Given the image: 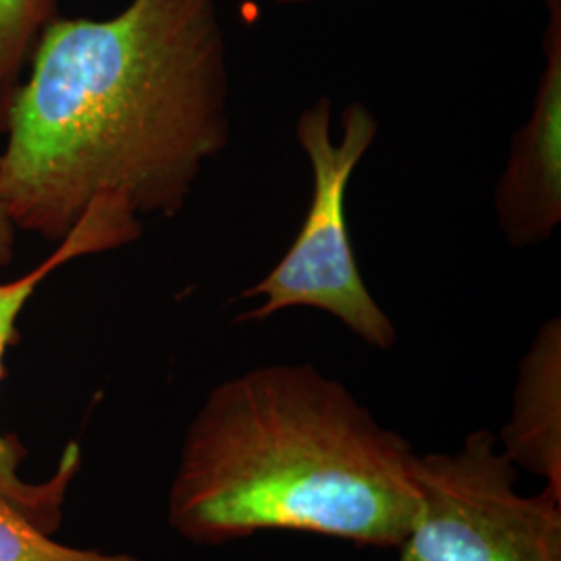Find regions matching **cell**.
<instances>
[{
  "label": "cell",
  "mask_w": 561,
  "mask_h": 561,
  "mask_svg": "<svg viewBox=\"0 0 561 561\" xmlns=\"http://www.w3.org/2000/svg\"><path fill=\"white\" fill-rule=\"evenodd\" d=\"M547 4L545 69L495 190L497 219L512 248L539 245L561 222V0Z\"/></svg>",
  "instance_id": "8992f818"
},
{
  "label": "cell",
  "mask_w": 561,
  "mask_h": 561,
  "mask_svg": "<svg viewBox=\"0 0 561 561\" xmlns=\"http://www.w3.org/2000/svg\"><path fill=\"white\" fill-rule=\"evenodd\" d=\"M279 2H304V0H279Z\"/></svg>",
  "instance_id": "7c38bea8"
},
{
  "label": "cell",
  "mask_w": 561,
  "mask_h": 561,
  "mask_svg": "<svg viewBox=\"0 0 561 561\" xmlns=\"http://www.w3.org/2000/svg\"><path fill=\"white\" fill-rule=\"evenodd\" d=\"M18 231L20 229L15 227V222L9 217V213L0 206V268L7 266L13 259Z\"/></svg>",
  "instance_id": "30bf717a"
},
{
  "label": "cell",
  "mask_w": 561,
  "mask_h": 561,
  "mask_svg": "<svg viewBox=\"0 0 561 561\" xmlns=\"http://www.w3.org/2000/svg\"><path fill=\"white\" fill-rule=\"evenodd\" d=\"M7 123V102H0V127Z\"/></svg>",
  "instance_id": "8fae6325"
},
{
  "label": "cell",
  "mask_w": 561,
  "mask_h": 561,
  "mask_svg": "<svg viewBox=\"0 0 561 561\" xmlns=\"http://www.w3.org/2000/svg\"><path fill=\"white\" fill-rule=\"evenodd\" d=\"M503 454L561 493V324L545 322L522 358Z\"/></svg>",
  "instance_id": "52a82bcc"
},
{
  "label": "cell",
  "mask_w": 561,
  "mask_h": 561,
  "mask_svg": "<svg viewBox=\"0 0 561 561\" xmlns=\"http://www.w3.org/2000/svg\"><path fill=\"white\" fill-rule=\"evenodd\" d=\"M416 454L312 364L217 385L190 424L169 524L202 547L296 530L400 549L419 507Z\"/></svg>",
  "instance_id": "7a4b0ae2"
},
{
  "label": "cell",
  "mask_w": 561,
  "mask_h": 561,
  "mask_svg": "<svg viewBox=\"0 0 561 561\" xmlns=\"http://www.w3.org/2000/svg\"><path fill=\"white\" fill-rule=\"evenodd\" d=\"M419 507L400 561H561V493L516 491L514 461L479 428L456 454L416 456Z\"/></svg>",
  "instance_id": "277c9868"
},
{
  "label": "cell",
  "mask_w": 561,
  "mask_h": 561,
  "mask_svg": "<svg viewBox=\"0 0 561 561\" xmlns=\"http://www.w3.org/2000/svg\"><path fill=\"white\" fill-rule=\"evenodd\" d=\"M331 117L327 96L298 117L296 138L312 167L310 208L275 268L240 294V300L261 298V306L236 321H266L289 308H314L343 322L366 345L387 352L398 331L362 279L345 219L347 185L377 140L379 121L366 104L352 102L341 115V138L333 140Z\"/></svg>",
  "instance_id": "3957f363"
},
{
  "label": "cell",
  "mask_w": 561,
  "mask_h": 561,
  "mask_svg": "<svg viewBox=\"0 0 561 561\" xmlns=\"http://www.w3.org/2000/svg\"><path fill=\"white\" fill-rule=\"evenodd\" d=\"M140 236L141 219L131 210L119 202H96L69 231V236L57 243L55 252L46 261L20 279L0 283V379L7 347L18 335L21 312L41 287L42 280L48 279L67 262L117 250ZM21 461L23 449L20 443L0 433V505L50 535L59 528L62 502L80 466V449L78 445H69L65 449L59 470L50 481H25L20 472Z\"/></svg>",
  "instance_id": "5b68a950"
},
{
  "label": "cell",
  "mask_w": 561,
  "mask_h": 561,
  "mask_svg": "<svg viewBox=\"0 0 561 561\" xmlns=\"http://www.w3.org/2000/svg\"><path fill=\"white\" fill-rule=\"evenodd\" d=\"M0 561H140L53 541L48 533L0 505Z\"/></svg>",
  "instance_id": "9c48e42d"
},
{
  "label": "cell",
  "mask_w": 561,
  "mask_h": 561,
  "mask_svg": "<svg viewBox=\"0 0 561 561\" xmlns=\"http://www.w3.org/2000/svg\"><path fill=\"white\" fill-rule=\"evenodd\" d=\"M32 57L0 154V206L15 227L59 243L96 202L138 219L181 213L231 136L219 0L55 18Z\"/></svg>",
  "instance_id": "6da1fadb"
},
{
  "label": "cell",
  "mask_w": 561,
  "mask_h": 561,
  "mask_svg": "<svg viewBox=\"0 0 561 561\" xmlns=\"http://www.w3.org/2000/svg\"><path fill=\"white\" fill-rule=\"evenodd\" d=\"M55 18V0H0V92L13 85L21 65Z\"/></svg>",
  "instance_id": "ba28073f"
}]
</instances>
